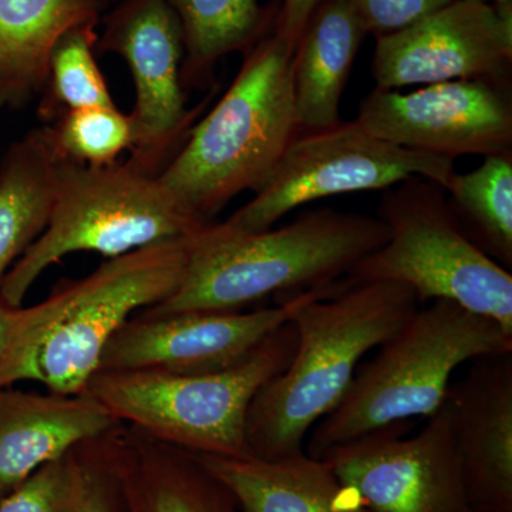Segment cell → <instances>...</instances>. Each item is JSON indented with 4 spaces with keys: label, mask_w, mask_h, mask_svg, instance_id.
<instances>
[{
    "label": "cell",
    "mask_w": 512,
    "mask_h": 512,
    "mask_svg": "<svg viewBox=\"0 0 512 512\" xmlns=\"http://www.w3.org/2000/svg\"><path fill=\"white\" fill-rule=\"evenodd\" d=\"M409 285L346 279L316 293L292 319L296 348L284 372L252 400V456L281 460L303 453L309 433L348 392L360 360L420 308Z\"/></svg>",
    "instance_id": "6da1fadb"
},
{
    "label": "cell",
    "mask_w": 512,
    "mask_h": 512,
    "mask_svg": "<svg viewBox=\"0 0 512 512\" xmlns=\"http://www.w3.org/2000/svg\"><path fill=\"white\" fill-rule=\"evenodd\" d=\"M197 234L109 258L45 301L13 309L0 389L37 382L53 393H83L128 319L177 291Z\"/></svg>",
    "instance_id": "7a4b0ae2"
},
{
    "label": "cell",
    "mask_w": 512,
    "mask_h": 512,
    "mask_svg": "<svg viewBox=\"0 0 512 512\" xmlns=\"http://www.w3.org/2000/svg\"><path fill=\"white\" fill-rule=\"evenodd\" d=\"M386 239L379 218L330 208L256 234H234L212 222L195 237L177 291L144 311H239L268 296L326 288Z\"/></svg>",
    "instance_id": "3957f363"
},
{
    "label": "cell",
    "mask_w": 512,
    "mask_h": 512,
    "mask_svg": "<svg viewBox=\"0 0 512 512\" xmlns=\"http://www.w3.org/2000/svg\"><path fill=\"white\" fill-rule=\"evenodd\" d=\"M292 55L289 43L272 29L244 56L227 92L194 124L158 175L198 220L211 224L242 192L258 194L298 133Z\"/></svg>",
    "instance_id": "277c9868"
},
{
    "label": "cell",
    "mask_w": 512,
    "mask_h": 512,
    "mask_svg": "<svg viewBox=\"0 0 512 512\" xmlns=\"http://www.w3.org/2000/svg\"><path fill=\"white\" fill-rule=\"evenodd\" d=\"M508 350L512 333L497 320L436 299L417 309L357 369L338 406L309 433L306 454L320 458L370 431L414 417L430 419L446 403L458 367Z\"/></svg>",
    "instance_id": "5b68a950"
},
{
    "label": "cell",
    "mask_w": 512,
    "mask_h": 512,
    "mask_svg": "<svg viewBox=\"0 0 512 512\" xmlns=\"http://www.w3.org/2000/svg\"><path fill=\"white\" fill-rule=\"evenodd\" d=\"M296 348L292 320L237 365L217 372L100 370L84 392L141 433L197 454L254 457L247 441L252 400L284 372Z\"/></svg>",
    "instance_id": "8992f818"
},
{
    "label": "cell",
    "mask_w": 512,
    "mask_h": 512,
    "mask_svg": "<svg viewBox=\"0 0 512 512\" xmlns=\"http://www.w3.org/2000/svg\"><path fill=\"white\" fill-rule=\"evenodd\" d=\"M208 225L185 211L157 175L128 161L94 167L62 160L49 224L0 282V301L20 308L43 272L66 255L116 258Z\"/></svg>",
    "instance_id": "52a82bcc"
},
{
    "label": "cell",
    "mask_w": 512,
    "mask_h": 512,
    "mask_svg": "<svg viewBox=\"0 0 512 512\" xmlns=\"http://www.w3.org/2000/svg\"><path fill=\"white\" fill-rule=\"evenodd\" d=\"M377 218L386 225V242L357 262L346 281L409 285L420 305L456 302L512 333L511 271L468 238L440 184L410 177L387 188Z\"/></svg>",
    "instance_id": "ba28073f"
},
{
    "label": "cell",
    "mask_w": 512,
    "mask_h": 512,
    "mask_svg": "<svg viewBox=\"0 0 512 512\" xmlns=\"http://www.w3.org/2000/svg\"><path fill=\"white\" fill-rule=\"evenodd\" d=\"M454 174L451 158L387 143L356 119L340 120L318 130H299L268 184L220 225L234 234H256L312 201L384 191L410 177L446 188Z\"/></svg>",
    "instance_id": "9c48e42d"
},
{
    "label": "cell",
    "mask_w": 512,
    "mask_h": 512,
    "mask_svg": "<svg viewBox=\"0 0 512 512\" xmlns=\"http://www.w3.org/2000/svg\"><path fill=\"white\" fill-rule=\"evenodd\" d=\"M413 420L370 431L322 454L372 512H478L468 500L450 400L426 426Z\"/></svg>",
    "instance_id": "30bf717a"
},
{
    "label": "cell",
    "mask_w": 512,
    "mask_h": 512,
    "mask_svg": "<svg viewBox=\"0 0 512 512\" xmlns=\"http://www.w3.org/2000/svg\"><path fill=\"white\" fill-rule=\"evenodd\" d=\"M96 53H114L127 63L136 87L128 163L158 177L210 100L192 110L185 107L180 20L167 0H120L104 20Z\"/></svg>",
    "instance_id": "8fae6325"
},
{
    "label": "cell",
    "mask_w": 512,
    "mask_h": 512,
    "mask_svg": "<svg viewBox=\"0 0 512 512\" xmlns=\"http://www.w3.org/2000/svg\"><path fill=\"white\" fill-rule=\"evenodd\" d=\"M356 120L387 143L451 160L512 153L507 82L451 80L409 93L375 89L360 103Z\"/></svg>",
    "instance_id": "7c38bea8"
},
{
    "label": "cell",
    "mask_w": 512,
    "mask_h": 512,
    "mask_svg": "<svg viewBox=\"0 0 512 512\" xmlns=\"http://www.w3.org/2000/svg\"><path fill=\"white\" fill-rule=\"evenodd\" d=\"M512 0H453L399 32L376 37V89L485 79L511 83Z\"/></svg>",
    "instance_id": "4fadbf2b"
},
{
    "label": "cell",
    "mask_w": 512,
    "mask_h": 512,
    "mask_svg": "<svg viewBox=\"0 0 512 512\" xmlns=\"http://www.w3.org/2000/svg\"><path fill=\"white\" fill-rule=\"evenodd\" d=\"M326 288L311 289L284 298L272 308L248 312L136 313L111 338L97 372L156 369L208 373L237 365Z\"/></svg>",
    "instance_id": "5bb4252c"
},
{
    "label": "cell",
    "mask_w": 512,
    "mask_h": 512,
    "mask_svg": "<svg viewBox=\"0 0 512 512\" xmlns=\"http://www.w3.org/2000/svg\"><path fill=\"white\" fill-rule=\"evenodd\" d=\"M468 500L512 512V350L478 357L448 392Z\"/></svg>",
    "instance_id": "9a60e30c"
},
{
    "label": "cell",
    "mask_w": 512,
    "mask_h": 512,
    "mask_svg": "<svg viewBox=\"0 0 512 512\" xmlns=\"http://www.w3.org/2000/svg\"><path fill=\"white\" fill-rule=\"evenodd\" d=\"M117 421L89 393L46 394L0 389V501L40 467Z\"/></svg>",
    "instance_id": "2e32d148"
},
{
    "label": "cell",
    "mask_w": 512,
    "mask_h": 512,
    "mask_svg": "<svg viewBox=\"0 0 512 512\" xmlns=\"http://www.w3.org/2000/svg\"><path fill=\"white\" fill-rule=\"evenodd\" d=\"M120 512H242L197 453L117 423L110 430Z\"/></svg>",
    "instance_id": "e0dca14e"
},
{
    "label": "cell",
    "mask_w": 512,
    "mask_h": 512,
    "mask_svg": "<svg viewBox=\"0 0 512 512\" xmlns=\"http://www.w3.org/2000/svg\"><path fill=\"white\" fill-rule=\"evenodd\" d=\"M242 512H372L323 458L305 451L281 460L198 454Z\"/></svg>",
    "instance_id": "ac0fdd59"
},
{
    "label": "cell",
    "mask_w": 512,
    "mask_h": 512,
    "mask_svg": "<svg viewBox=\"0 0 512 512\" xmlns=\"http://www.w3.org/2000/svg\"><path fill=\"white\" fill-rule=\"evenodd\" d=\"M367 35L346 0H322L313 10L291 63L299 130H318L340 121V100Z\"/></svg>",
    "instance_id": "d6986e66"
},
{
    "label": "cell",
    "mask_w": 512,
    "mask_h": 512,
    "mask_svg": "<svg viewBox=\"0 0 512 512\" xmlns=\"http://www.w3.org/2000/svg\"><path fill=\"white\" fill-rule=\"evenodd\" d=\"M96 0H0V110L23 109L45 89L66 30L100 22Z\"/></svg>",
    "instance_id": "ffe728a7"
},
{
    "label": "cell",
    "mask_w": 512,
    "mask_h": 512,
    "mask_svg": "<svg viewBox=\"0 0 512 512\" xmlns=\"http://www.w3.org/2000/svg\"><path fill=\"white\" fill-rule=\"evenodd\" d=\"M50 126L32 128L0 160V282L45 231L60 164Z\"/></svg>",
    "instance_id": "44dd1931"
},
{
    "label": "cell",
    "mask_w": 512,
    "mask_h": 512,
    "mask_svg": "<svg viewBox=\"0 0 512 512\" xmlns=\"http://www.w3.org/2000/svg\"><path fill=\"white\" fill-rule=\"evenodd\" d=\"M180 20L184 57L181 84L185 89L210 84L221 57L247 55L275 28L279 5L258 0H167Z\"/></svg>",
    "instance_id": "7402d4cb"
},
{
    "label": "cell",
    "mask_w": 512,
    "mask_h": 512,
    "mask_svg": "<svg viewBox=\"0 0 512 512\" xmlns=\"http://www.w3.org/2000/svg\"><path fill=\"white\" fill-rule=\"evenodd\" d=\"M451 211L468 238L505 269L512 268V153L484 157L444 188Z\"/></svg>",
    "instance_id": "603a6c76"
},
{
    "label": "cell",
    "mask_w": 512,
    "mask_h": 512,
    "mask_svg": "<svg viewBox=\"0 0 512 512\" xmlns=\"http://www.w3.org/2000/svg\"><path fill=\"white\" fill-rule=\"evenodd\" d=\"M97 25L74 26L53 46L45 89L37 107V117L45 126H52L70 111L116 106L96 60Z\"/></svg>",
    "instance_id": "cb8c5ba5"
},
{
    "label": "cell",
    "mask_w": 512,
    "mask_h": 512,
    "mask_svg": "<svg viewBox=\"0 0 512 512\" xmlns=\"http://www.w3.org/2000/svg\"><path fill=\"white\" fill-rule=\"evenodd\" d=\"M50 127L57 153L77 164L101 167L117 163L134 143L133 120L116 106L70 111Z\"/></svg>",
    "instance_id": "d4e9b609"
},
{
    "label": "cell",
    "mask_w": 512,
    "mask_h": 512,
    "mask_svg": "<svg viewBox=\"0 0 512 512\" xmlns=\"http://www.w3.org/2000/svg\"><path fill=\"white\" fill-rule=\"evenodd\" d=\"M80 444L40 467L25 483L6 495L0 501V512L76 511Z\"/></svg>",
    "instance_id": "484cf974"
},
{
    "label": "cell",
    "mask_w": 512,
    "mask_h": 512,
    "mask_svg": "<svg viewBox=\"0 0 512 512\" xmlns=\"http://www.w3.org/2000/svg\"><path fill=\"white\" fill-rule=\"evenodd\" d=\"M74 512H120L110 431L80 444V477Z\"/></svg>",
    "instance_id": "4316f807"
},
{
    "label": "cell",
    "mask_w": 512,
    "mask_h": 512,
    "mask_svg": "<svg viewBox=\"0 0 512 512\" xmlns=\"http://www.w3.org/2000/svg\"><path fill=\"white\" fill-rule=\"evenodd\" d=\"M367 33L384 36L426 18L453 0H346Z\"/></svg>",
    "instance_id": "83f0119b"
},
{
    "label": "cell",
    "mask_w": 512,
    "mask_h": 512,
    "mask_svg": "<svg viewBox=\"0 0 512 512\" xmlns=\"http://www.w3.org/2000/svg\"><path fill=\"white\" fill-rule=\"evenodd\" d=\"M322 0H284L279 5L275 30L295 50L306 22Z\"/></svg>",
    "instance_id": "f1b7e54d"
},
{
    "label": "cell",
    "mask_w": 512,
    "mask_h": 512,
    "mask_svg": "<svg viewBox=\"0 0 512 512\" xmlns=\"http://www.w3.org/2000/svg\"><path fill=\"white\" fill-rule=\"evenodd\" d=\"M13 308L0 301V369L8 349L10 325H12Z\"/></svg>",
    "instance_id": "f546056e"
},
{
    "label": "cell",
    "mask_w": 512,
    "mask_h": 512,
    "mask_svg": "<svg viewBox=\"0 0 512 512\" xmlns=\"http://www.w3.org/2000/svg\"><path fill=\"white\" fill-rule=\"evenodd\" d=\"M97 5L100 6V9L103 10L107 8V6L113 5V3L120 2V0H96Z\"/></svg>",
    "instance_id": "4dcf8cb0"
},
{
    "label": "cell",
    "mask_w": 512,
    "mask_h": 512,
    "mask_svg": "<svg viewBox=\"0 0 512 512\" xmlns=\"http://www.w3.org/2000/svg\"><path fill=\"white\" fill-rule=\"evenodd\" d=\"M484 2L495 3V2H500V0H484Z\"/></svg>",
    "instance_id": "1f68e13d"
}]
</instances>
